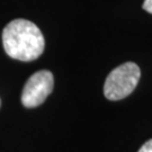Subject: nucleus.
Returning <instances> with one entry per match:
<instances>
[{
    "label": "nucleus",
    "instance_id": "nucleus-1",
    "mask_svg": "<svg viewBox=\"0 0 152 152\" xmlns=\"http://www.w3.org/2000/svg\"><path fill=\"white\" fill-rule=\"evenodd\" d=\"M2 45L10 58L28 62L41 56L45 41L42 32L34 23L15 19L4 28Z\"/></svg>",
    "mask_w": 152,
    "mask_h": 152
},
{
    "label": "nucleus",
    "instance_id": "nucleus-2",
    "mask_svg": "<svg viewBox=\"0 0 152 152\" xmlns=\"http://www.w3.org/2000/svg\"><path fill=\"white\" fill-rule=\"evenodd\" d=\"M140 68L133 62L118 65L109 73L104 85V95L109 100H121L131 95L139 83Z\"/></svg>",
    "mask_w": 152,
    "mask_h": 152
},
{
    "label": "nucleus",
    "instance_id": "nucleus-3",
    "mask_svg": "<svg viewBox=\"0 0 152 152\" xmlns=\"http://www.w3.org/2000/svg\"><path fill=\"white\" fill-rule=\"evenodd\" d=\"M54 87V78L52 72L41 70L34 73L23 89L22 103L27 108L37 107L49 97Z\"/></svg>",
    "mask_w": 152,
    "mask_h": 152
},
{
    "label": "nucleus",
    "instance_id": "nucleus-4",
    "mask_svg": "<svg viewBox=\"0 0 152 152\" xmlns=\"http://www.w3.org/2000/svg\"><path fill=\"white\" fill-rule=\"evenodd\" d=\"M137 152H152V139L145 142Z\"/></svg>",
    "mask_w": 152,
    "mask_h": 152
},
{
    "label": "nucleus",
    "instance_id": "nucleus-5",
    "mask_svg": "<svg viewBox=\"0 0 152 152\" xmlns=\"http://www.w3.org/2000/svg\"><path fill=\"white\" fill-rule=\"evenodd\" d=\"M143 9L147 10L148 12L152 14V0H144V2H143Z\"/></svg>",
    "mask_w": 152,
    "mask_h": 152
},
{
    "label": "nucleus",
    "instance_id": "nucleus-6",
    "mask_svg": "<svg viewBox=\"0 0 152 152\" xmlns=\"http://www.w3.org/2000/svg\"><path fill=\"white\" fill-rule=\"evenodd\" d=\"M0 104H1V102H0Z\"/></svg>",
    "mask_w": 152,
    "mask_h": 152
}]
</instances>
